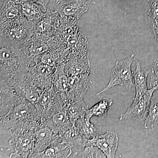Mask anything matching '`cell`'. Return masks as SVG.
I'll list each match as a JSON object with an SVG mask.
<instances>
[{"label":"cell","mask_w":158,"mask_h":158,"mask_svg":"<svg viewBox=\"0 0 158 158\" xmlns=\"http://www.w3.org/2000/svg\"><path fill=\"white\" fill-rule=\"evenodd\" d=\"M41 120L35 105L26 99L0 116L1 124L9 130L11 135L33 129Z\"/></svg>","instance_id":"6da1fadb"},{"label":"cell","mask_w":158,"mask_h":158,"mask_svg":"<svg viewBox=\"0 0 158 158\" xmlns=\"http://www.w3.org/2000/svg\"><path fill=\"white\" fill-rule=\"evenodd\" d=\"M32 66L30 59L21 48L0 40L1 78L20 73Z\"/></svg>","instance_id":"7a4b0ae2"},{"label":"cell","mask_w":158,"mask_h":158,"mask_svg":"<svg viewBox=\"0 0 158 158\" xmlns=\"http://www.w3.org/2000/svg\"><path fill=\"white\" fill-rule=\"evenodd\" d=\"M34 24L23 16L0 24V40L21 48L35 34Z\"/></svg>","instance_id":"3957f363"},{"label":"cell","mask_w":158,"mask_h":158,"mask_svg":"<svg viewBox=\"0 0 158 158\" xmlns=\"http://www.w3.org/2000/svg\"><path fill=\"white\" fill-rule=\"evenodd\" d=\"M64 42L61 34L48 37L35 34L21 48L34 66L36 58Z\"/></svg>","instance_id":"277c9868"},{"label":"cell","mask_w":158,"mask_h":158,"mask_svg":"<svg viewBox=\"0 0 158 158\" xmlns=\"http://www.w3.org/2000/svg\"><path fill=\"white\" fill-rule=\"evenodd\" d=\"M135 55H131L127 59L116 62L115 67L111 71L108 85L104 89L97 94L96 95H101L110 88L118 85L130 89L134 87L135 84L132 81L133 72H132L131 66L132 63L135 62Z\"/></svg>","instance_id":"5b68a950"},{"label":"cell","mask_w":158,"mask_h":158,"mask_svg":"<svg viewBox=\"0 0 158 158\" xmlns=\"http://www.w3.org/2000/svg\"><path fill=\"white\" fill-rule=\"evenodd\" d=\"M27 69L20 73L1 79L9 83L21 97L36 105L39 100L41 92L29 79Z\"/></svg>","instance_id":"8992f818"},{"label":"cell","mask_w":158,"mask_h":158,"mask_svg":"<svg viewBox=\"0 0 158 158\" xmlns=\"http://www.w3.org/2000/svg\"><path fill=\"white\" fill-rule=\"evenodd\" d=\"M91 0H57L54 6L55 11L60 19L76 22L88 11Z\"/></svg>","instance_id":"52a82bcc"},{"label":"cell","mask_w":158,"mask_h":158,"mask_svg":"<svg viewBox=\"0 0 158 158\" xmlns=\"http://www.w3.org/2000/svg\"><path fill=\"white\" fill-rule=\"evenodd\" d=\"M65 104L60 95L51 88L43 90L35 105L42 119H46L54 113L61 110Z\"/></svg>","instance_id":"ba28073f"},{"label":"cell","mask_w":158,"mask_h":158,"mask_svg":"<svg viewBox=\"0 0 158 158\" xmlns=\"http://www.w3.org/2000/svg\"><path fill=\"white\" fill-rule=\"evenodd\" d=\"M55 69V67L38 62L28 68V76L32 84L41 92L52 87Z\"/></svg>","instance_id":"9c48e42d"},{"label":"cell","mask_w":158,"mask_h":158,"mask_svg":"<svg viewBox=\"0 0 158 158\" xmlns=\"http://www.w3.org/2000/svg\"><path fill=\"white\" fill-rule=\"evenodd\" d=\"M156 90L154 88H151L141 96L133 98L132 104L125 113L120 115L119 120H127L136 117L144 121L149 110L152 98Z\"/></svg>","instance_id":"30bf717a"},{"label":"cell","mask_w":158,"mask_h":158,"mask_svg":"<svg viewBox=\"0 0 158 158\" xmlns=\"http://www.w3.org/2000/svg\"><path fill=\"white\" fill-rule=\"evenodd\" d=\"M33 129L11 135L12 138L9 143L14 148V152L10 158H29L33 153Z\"/></svg>","instance_id":"8fae6325"},{"label":"cell","mask_w":158,"mask_h":158,"mask_svg":"<svg viewBox=\"0 0 158 158\" xmlns=\"http://www.w3.org/2000/svg\"><path fill=\"white\" fill-rule=\"evenodd\" d=\"M60 17L56 11L48 9L40 18L35 21V34L48 37H56L59 31Z\"/></svg>","instance_id":"7c38bea8"},{"label":"cell","mask_w":158,"mask_h":158,"mask_svg":"<svg viewBox=\"0 0 158 158\" xmlns=\"http://www.w3.org/2000/svg\"><path fill=\"white\" fill-rule=\"evenodd\" d=\"M33 153L43 151L59 138L53 130L48 126L42 119L33 129Z\"/></svg>","instance_id":"4fadbf2b"},{"label":"cell","mask_w":158,"mask_h":158,"mask_svg":"<svg viewBox=\"0 0 158 158\" xmlns=\"http://www.w3.org/2000/svg\"><path fill=\"white\" fill-rule=\"evenodd\" d=\"M118 141V135L116 133L113 131H107L104 135L88 140L85 147L96 146L102 151L107 158H113L115 157Z\"/></svg>","instance_id":"5bb4252c"},{"label":"cell","mask_w":158,"mask_h":158,"mask_svg":"<svg viewBox=\"0 0 158 158\" xmlns=\"http://www.w3.org/2000/svg\"><path fill=\"white\" fill-rule=\"evenodd\" d=\"M64 71L68 76H88L90 73L89 56L69 53L64 63Z\"/></svg>","instance_id":"9a60e30c"},{"label":"cell","mask_w":158,"mask_h":158,"mask_svg":"<svg viewBox=\"0 0 158 158\" xmlns=\"http://www.w3.org/2000/svg\"><path fill=\"white\" fill-rule=\"evenodd\" d=\"M67 76L69 91L68 101L65 104L83 99V97L89 88V84L88 76Z\"/></svg>","instance_id":"2e32d148"},{"label":"cell","mask_w":158,"mask_h":158,"mask_svg":"<svg viewBox=\"0 0 158 158\" xmlns=\"http://www.w3.org/2000/svg\"><path fill=\"white\" fill-rule=\"evenodd\" d=\"M72 148L58 138L41 152L32 153L29 158H64L71 155Z\"/></svg>","instance_id":"e0dca14e"},{"label":"cell","mask_w":158,"mask_h":158,"mask_svg":"<svg viewBox=\"0 0 158 158\" xmlns=\"http://www.w3.org/2000/svg\"><path fill=\"white\" fill-rule=\"evenodd\" d=\"M52 86L55 91L59 94L66 104L68 101L69 88L68 76L64 71V63L56 67Z\"/></svg>","instance_id":"ac0fdd59"},{"label":"cell","mask_w":158,"mask_h":158,"mask_svg":"<svg viewBox=\"0 0 158 158\" xmlns=\"http://www.w3.org/2000/svg\"><path fill=\"white\" fill-rule=\"evenodd\" d=\"M69 53L89 56L88 42L85 35L79 29L65 40Z\"/></svg>","instance_id":"d6986e66"},{"label":"cell","mask_w":158,"mask_h":158,"mask_svg":"<svg viewBox=\"0 0 158 158\" xmlns=\"http://www.w3.org/2000/svg\"><path fill=\"white\" fill-rule=\"evenodd\" d=\"M61 141L70 146L75 147H85L88 140L81 134L75 125L71 124L59 134Z\"/></svg>","instance_id":"ffe728a7"},{"label":"cell","mask_w":158,"mask_h":158,"mask_svg":"<svg viewBox=\"0 0 158 158\" xmlns=\"http://www.w3.org/2000/svg\"><path fill=\"white\" fill-rule=\"evenodd\" d=\"M20 0H4L0 12V24L23 16Z\"/></svg>","instance_id":"44dd1931"},{"label":"cell","mask_w":158,"mask_h":158,"mask_svg":"<svg viewBox=\"0 0 158 158\" xmlns=\"http://www.w3.org/2000/svg\"><path fill=\"white\" fill-rule=\"evenodd\" d=\"M43 120L48 126L53 130L58 136L63 130L72 124L67 115L66 104L61 110L54 113L47 119Z\"/></svg>","instance_id":"7402d4cb"},{"label":"cell","mask_w":158,"mask_h":158,"mask_svg":"<svg viewBox=\"0 0 158 158\" xmlns=\"http://www.w3.org/2000/svg\"><path fill=\"white\" fill-rule=\"evenodd\" d=\"M136 69L133 72V78L136 88V97L141 96L146 92L148 89L147 80L149 70H146L137 59L135 60Z\"/></svg>","instance_id":"603a6c76"},{"label":"cell","mask_w":158,"mask_h":158,"mask_svg":"<svg viewBox=\"0 0 158 158\" xmlns=\"http://www.w3.org/2000/svg\"><path fill=\"white\" fill-rule=\"evenodd\" d=\"M75 125L82 135L87 140L92 139L98 135L102 130L101 126L91 123L90 118L85 116L77 120Z\"/></svg>","instance_id":"cb8c5ba5"},{"label":"cell","mask_w":158,"mask_h":158,"mask_svg":"<svg viewBox=\"0 0 158 158\" xmlns=\"http://www.w3.org/2000/svg\"><path fill=\"white\" fill-rule=\"evenodd\" d=\"M23 16L30 21L39 19L44 12L41 11L39 5L31 0H20Z\"/></svg>","instance_id":"d4e9b609"},{"label":"cell","mask_w":158,"mask_h":158,"mask_svg":"<svg viewBox=\"0 0 158 158\" xmlns=\"http://www.w3.org/2000/svg\"><path fill=\"white\" fill-rule=\"evenodd\" d=\"M66 111L69 121L73 125L75 124L77 120L84 117L88 110V105L83 99L66 104Z\"/></svg>","instance_id":"484cf974"},{"label":"cell","mask_w":158,"mask_h":158,"mask_svg":"<svg viewBox=\"0 0 158 158\" xmlns=\"http://www.w3.org/2000/svg\"><path fill=\"white\" fill-rule=\"evenodd\" d=\"M113 103V101L111 99L104 98L100 101L87 110L85 116L90 119L93 116H97L102 119L105 118L107 116L108 110Z\"/></svg>","instance_id":"4316f807"},{"label":"cell","mask_w":158,"mask_h":158,"mask_svg":"<svg viewBox=\"0 0 158 158\" xmlns=\"http://www.w3.org/2000/svg\"><path fill=\"white\" fill-rule=\"evenodd\" d=\"M144 19L151 30L158 25V0H146Z\"/></svg>","instance_id":"83f0119b"},{"label":"cell","mask_w":158,"mask_h":158,"mask_svg":"<svg viewBox=\"0 0 158 158\" xmlns=\"http://www.w3.org/2000/svg\"><path fill=\"white\" fill-rule=\"evenodd\" d=\"M158 124V100H151L147 116L144 120L145 128H153Z\"/></svg>","instance_id":"f1b7e54d"},{"label":"cell","mask_w":158,"mask_h":158,"mask_svg":"<svg viewBox=\"0 0 158 158\" xmlns=\"http://www.w3.org/2000/svg\"><path fill=\"white\" fill-rule=\"evenodd\" d=\"M73 158H107L99 148L95 146H88L81 152L73 154Z\"/></svg>","instance_id":"f546056e"},{"label":"cell","mask_w":158,"mask_h":158,"mask_svg":"<svg viewBox=\"0 0 158 158\" xmlns=\"http://www.w3.org/2000/svg\"><path fill=\"white\" fill-rule=\"evenodd\" d=\"M149 74L150 77V88L158 90V60H156L154 62L152 67L149 70Z\"/></svg>","instance_id":"4dcf8cb0"},{"label":"cell","mask_w":158,"mask_h":158,"mask_svg":"<svg viewBox=\"0 0 158 158\" xmlns=\"http://www.w3.org/2000/svg\"><path fill=\"white\" fill-rule=\"evenodd\" d=\"M34 2L42 6L45 11L48 10L47 5L50 0H31Z\"/></svg>","instance_id":"1f68e13d"},{"label":"cell","mask_w":158,"mask_h":158,"mask_svg":"<svg viewBox=\"0 0 158 158\" xmlns=\"http://www.w3.org/2000/svg\"><path fill=\"white\" fill-rule=\"evenodd\" d=\"M153 34L154 37L155 45L157 51L158 52V25L155 27L152 30Z\"/></svg>","instance_id":"d6a6232c"}]
</instances>
